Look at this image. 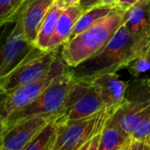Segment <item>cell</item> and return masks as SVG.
I'll return each mask as SVG.
<instances>
[{"label":"cell","instance_id":"cell-2","mask_svg":"<svg viewBox=\"0 0 150 150\" xmlns=\"http://www.w3.org/2000/svg\"><path fill=\"white\" fill-rule=\"evenodd\" d=\"M125 11L118 7L96 21L84 31L70 39L61 48V56L70 68L99 53L123 25Z\"/></svg>","mask_w":150,"mask_h":150},{"label":"cell","instance_id":"cell-25","mask_svg":"<svg viewBox=\"0 0 150 150\" xmlns=\"http://www.w3.org/2000/svg\"><path fill=\"white\" fill-rule=\"evenodd\" d=\"M100 4H117L115 0H99Z\"/></svg>","mask_w":150,"mask_h":150},{"label":"cell","instance_id":"cell-10","mask_svg":"<svg viewBox=\"0 0 150 150\" xmlns=\"http://www.w3.org/2000/svg\"><path fill=\"white\" fill-rule=\"evenodd\" d=\"M57 116L32 117L0 130V149L25 150L40 130Z\"/></svg>","mask_w":150,"mask_h":150},{"label":"cell","instance_id":"cell-14","mask_svg":"<svg viewBox=\"0 0 150 150\" xmlns=\"http://www.w3.org/2000/svg\"><path fill=\"white\" fill-rule=\"evenodd\" d=\"M123 25L132 33L150 35V0H141L126 10Z\"/></svg>","mask_w":150,"mask_h":150},{"label":"cell","instance_id":"cell-8","mask_svg":"<svg viewBox=\"0 0 150 150\" xmlns=\"http://www.w3.org/2000/svg\"><path fill=\"white\" fill-rule=\"evenodd\" d=\"M105 107L92 82L75 81L57 120L59 123H64L69 120L83 119L97 113Z\"/></svg>","mask_w":150,"mask_h":150},{"label":"cell","instance_id":"cell-18","mask_svg":"<svg viewBox=\"0 0 150 150\" xmlns=\"http://www.w3.org/2000/svg\"><path fill=\"white\" fill-rule=\"evenodd\" d=\"M117 7H118V4H98V5L92 7L91 9L84 11L82 14V16L79 18V19L77 20L76 25L74 27V30L72 32V34L70 36V39L74 38L75 36H76L77 34H79L80 33L84 31L86 28L91 26L92 24H94L98 19L110 14Z\"/></svg>","mask_w":150,"mask_h":150},{"label":"cell","instance_id":"cell-23","mask_svg":"<svg viewBox=\"0 0 150 150\" xmlns=\"http://www.w3.org/2000/svg\"><path fill=\"white\" fill-rule=\"evenodd\" d=\"M139 1H141V0H120L117 4L122 10L126 11L128 8H130L131 6H133L134 4H135L136 3H138Z\"/></svg>","mask_w":150,"mask_h":150},{"label":"cell","instance_id":"cell-4","mask_svg":"<svg viewBox=\"0 0 150 150\" xmlns=\"http://www.w3.org/2000/svg\"><path fill=\"white\" fill-rule=\"evenodd\" d=\"M114 113L115 112L105 107L93 115L60 123L54 150H81L90 140L103 132Z\"/></svg>","mask_w":150,"mask_h":150},{"label":"cell","instance_id":"cell-22","mask_svg":"<svg viewBox=\"0 0 150 150\" xmlns=\"http://www.w3.org/2000/svg\"><path fill=\"white\" fill-rule=\"evenodd\" d=\"M98 4H99V0H81L80 1V6L82 7L83 12L98 5Z\"/></svg>","mask_w":150,"mask_h":150},{"label":"cell","instance_id":"cell-19","mask_svg":"<svg viewBox=\"0 0 150 150\" xmlns=\"http://www.w3.org/2000/svg\"><path fill=\"white\" fill-rule=\"evenodd\" d=\"M26 0H0V25H9L16 18Z\"/></svg>","mask_w":150,"mask_h":150},{"label":"cell","instance_id":"cell-12","mask_svg":"<svg viewBox=\"0 0 150 150\" xmlns=\"http://www.w3.org/2000/svg\"><path fill=\"white\" fill-rule=\"evenodd\" d=\"M106 108L117 112L124 102L128 83L120 80L117 73H107L92 81Z\"/></svg>","mask_w":150,"mask_h":150},{"label":"cell","instance_id":"cell-13","mask_svg":"<svg viewBox=\"0 0 150 150\" xmlns=\"http://www.w3.org/2000/svg\"><path fill=\"white\" fill-rule=\"evenodd\" d=\"M83 13V11L80 4L63 9L57 22L55 32L49 42L48 49L60 47L70 39L74 27Z\"/></svg>","mask_w":150,"mask_h":150},{"label":"cell","instance_id":"cell-9","mask_svg":"<svg viewBox=\"0 0 150 150\" xmlns=\"http://www.w3.org/2000/svg\"><path fill=\"white\" fill-rule=\"evenodd\" d=\"M3 42L0 56V78L6 76L22 64L38 47L30 41L17 19Z\"/></svg>","mask_w":150,"mask_h":150},{"label":"cell","instance_id":"cell-21","mask_svg":"<svg viewBox=\"0 0 150 150\" xmlns=\"http://www.w3.org/2000/svg\"><path fill=\"white\" fill-rule=\"evenodd\" d=\"M131 137L141 143H143L150 150V116L143 120L134 130Z\"/></svg>","mask_w":150,"mask_h":150},{"label":"cell","instance_id":"cell-5","mask_svg":"<svg viewBox=\"0 0 150 150\" xmlns=\"http://www.w3.org/2000/svg\"><path fill=\"white\" fill-rule=\"evenodd\" d=\"M150 116V78L136 79L128 85L124 102L110 118L131 136L136 127Z\"/></svg>","mask_w":150,"mask_h":150},{"label":"cell","instance_id":"cell-11","mask_svg":"<svg viewBox=\"0 0 150 150\" xmlns=\"http://www.w3.org/2000/svg\"><path fill=\"white\" fill-rule=\"evenodd\" d=\"M54 3V0H26L15 18L21 25L26 38L34 44L41 25Z\"/></svg>","mask_w":150,"mask_h":150},{"label":"cell","instance_id":"cell-1","mask_svg":"<svg viewBox=\"0 0 150 150\" xmlns=\"http://www.w3.org/2000/svg\"><path fill=\"white\" fill-rule=\"evenodd\" d=\"M149 50L150 35L132 33L122 25L99 53L70 69L75 81L91 82L98 76L127 69L134 59Z\"/></svg>","mask_w":150,"mask_h":150},{"label":"cell","instance_id":"cell-3","mask_svg":"<svg viewBox=\"0 0 150 150\" xmlns=\"http://www.w3.org/2000/svg\"><path fill=\"white\" fill-rule=\"evenodd\" d=\"M74 83L75 79L69 69L31 104L13 113L4 123L0 124L1 129L32 117L60 116L68 93Z\"/></svg>","mask_w":150,"mask_h":150},{"label":"cell","instance_id":"cell-7","mask_svg":"<svg viewBox=\"0 0 150 150\" xmlns=\"http://www.w3.org/2000/svg\"><path fill=\"white\" fill-rule=\"evenodd\" d=\"M69 69L70 67L68 66L62 56H60L46 76L35 82L20 86L9 94L2 96L0 124L4 123L13 113L31 104Z\"/></svg>","mask_w":150,"mask_h":150},{"label":"cell","instance_id":"cell-20","mask_svg":"<svg viewBox=\"0 0 150 150\" xmlns=\"http://www.w3.org/2000/svg\"><path fill=\"white\" fill-rule=\"evenodd\" d=\"M127 69H128L130 75L134 78H138L142 73H145L149 70L150 50L134 59Z\"/></svg>","mask_w":150,"mask_h":150},{"label":"cell","instance_id":"cell-16","mask_svg":"<svg viewBox=\"0 0 150 150\" xmlns=\"http://www.w3.org/2000/svg\"><path fill=\"white\" fill-rule=\"evenodd\" d=\"M64 7L56 0H54V4L48 11L42 25L40 29L37 40L36 46L42 50H49L48 45L49 42L55 32L57 22L59 20L60 15L63 11Z\"/></svg>","mask_w":150,"mask_h":150},{"label":"cell","instance_id":"cell-6","mask_svg":"<svg viewBox=\"0 0 150 150\" xmlns=\"http://www.w3.org/2000/svg\"><path fill=\"white\" fill-rule=\"evenodd\" d=\"M61 48L62 47L42 50L37 47L22 64L6 76L0 78L1 96L7 95L20 86L46 76L61 56Z\"/></svg>","mask_w":150,"mask_h":150},{"label":"cell","instance_id":"cell-15","mask_svg":"<svg viewBox=\"0 0 150 150\" xmlns=\"http://www.w3.org/2000/svg\"><path fill=\"white\" fill-rule=\"evenodd\" d=\"M132 142L130 135L117 124L108 120L102 132L99 150H130Z\"/></svg>","mask_w":150,"mask_h":150},{"label":"cell","instance_id":"cell-17","mask_svg":"<svg viewBox=\"0 0 150 150\" xmlns=\"http://www.w3.org/2000/svg\"><path fill=\"white\" fill-rule=\"evenodd\" d=\"M57 118L58 117L48 122L25 147V150H54L60 127Z\"/></svg>","mask_w":150,"mask_h":150},{"label":"cell","instance_id":"cell-24","mask_svg":"<svg viewBox=\"0 0 150 150\" xmlns=\"http://www.w3.org/2000/svg\"><path fill=\"white\" fill-rule=\"evenodd\" d=\"M56 1H58L64 8H66V7H69V6L80 4L81 0H56Z\"/></svg>","mask_w":150,"mask_h":150},{"label":"cell","instance_id":"cell-26","mask_svg":"<svg viewBox=\"0 0 150 150\" xmlns=\"http://www.w3.org/2000/svg\"><path fill=\"white\" fill-rule=\"evenodd\" d=\"M119 1H120V0H115V3H116V4H118V2H119Z\"/></svg>","mask_w":150,"mask_h":150}]
</instances>
